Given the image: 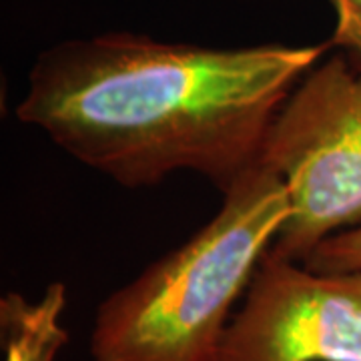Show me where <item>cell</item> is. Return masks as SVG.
<instances>
[{
	"mask_svg": "<svg viewBox=\"0 0 361 361\" xmlns=\"http://www.w3.org/2000/svg\"><path fill=\"white\" fill-rule=\"evenodd\" d=\"M327 51L130 32L65 40L37 56L16 118L127 189L191 171L223 195L261 165L273 118Z\"/></svg>",
	"mask_w": 361,
	"mask_h": 361,
	"instance_id": "6da1fadb",
	"label": "cell"
},
{
	"mask_svg": "<svg viewBox=\"0 0 361 361\" xmlns=\"http://www.w3.org/2000/svg\"><path fill=\"white\" fill-rule=\"evenodd\" d=\"M287 217L283 180L249 171L199 231L99 305L92 361H215L233 305Z\"/></svg>",
	"mask_w": 361,
	"mask_h": 361,
	"instance_id": "7a4b0ae2",
	"label": "cell"
},
{
	"mask_svg": "<svg viewBox=\"0 0 361 361\" xmlns=\"http://www.w3.org/2000/svg\"><path fill=\"white\" fill-rule=\"evenodd\" d=\"M261 167L289 197L273 257L303 263L322 241L361 225V71L341 52L323 56L285 99Z\"/></svg>",
	"mask_w": 361,
	"mask_h": 361,
	"instance_id": "3957f363",
	"label": "cell"
},
{
	"mask_svg": "<svg viewBox=\"0 0 361 361\" xmlns=\"http://www.w3.org/2000/svg\"><path fill=\"white\" fill-rule=\"evenodd\" d=\"M215 361H361V271L265 255Z\"/></svg>",
	"mask_w": 361,
	"mask_h": 361,
	"instance_id": "277c9868",
	"label": "cell"
},
{
	"mask_svg": "<svg viewBox=\"0 0 361 361\" xmlns=\"http://www.w3.org/2000/svg\"><path fill=\"white\" fill-rule=\"evenodd\" d=\"M66 307V287L51 283L30 301L18 291L0 297V348L4 361H54L68 341L61 317Z\"/></svg>",
	"mask_w": 361,
	"mask_h": 361,
	"instance_id": "5b68a950",
	"label": "cell"
},
{
	"mask_svg": "<svg viewBox=\"0 0 361 361\" xmlns=\"http://www.w3.org/2000/svg\"><path fill=\"white\" fill-rule=\"evenodd\" d=\"M303 265L323 273L361 271V225L322 241L307 255Z\"/></svg>",
	"mask_w": 361,
	"mask_h": 361,
	"instance_id": "8992f818",
	"label": "cell"
},
{
	"mask_svg": "<svg viewBox=\"0 0 361 361\" xmlns=\"http://www.w3.org/2000/svg\"><path fill=\"white\" fill-rule=\"evenodd\" d=\"M336 13V28L329 49H337L361 71V0H329Z\"/></svg>",
	"mask_w": 361,
	"mask_h": 361,
	"instance_id": "52a82bcc",
	"label": "cell"
}]
</instances>
